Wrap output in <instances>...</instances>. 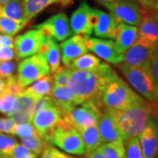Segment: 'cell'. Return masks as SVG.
<instances>
[{"label": "cell", "instance_id": "obj_1", "mask_svg": "<svg viewBox=\"0 0 158 158\" xmlns=\"http://www.w3.org/2000/svg\"><path fill=\"white\" fill-rule=\"evenodd\" d=\"M116 74V71L106 62H102L100 66L93 71L72 69L69 79L68 87L73 93L77 106L89 100L102 111L103 90Z\"/></svg>", "mask_w": 158, "mask_h": 158}, {"label": "cell", "instance_id": "obj_2", "mask_svg": "<svg viewBox=\"0 0 158 158\" xmlns=\"http://www.w3.org/2000/svg\"><path fill=\"white\" fill-rule=\"evenodd\" d=\"M123 141L138 137L151 118L152 102L142 99L124 110L111 109Z\"/></svg>", "mask_w": 158, "mask_h": 158}, {"label": "cell", "instance_id": "obj_3", "mask_svg": "<svg viewBox=\"0 0 158 158\" xmlns=\"http://www.w3.org/2000/svg\"><path fill=\"white\" fill-rule=\"evenodd\" d=\"M117 67L133 90L148 101L158 103V87L153 77L150 62L138 67L128 68L120 64Z\"/></svg>", "mask_w": 158, "mask_h": 158}, {"label": "cell", "instance_id": "obj_4", "mask_svg": "<svg viewBox=\"0 0 158 158\" xmlns=\"http://www.w3.org/2000/svg\"><path fill=\"white\" fill-rule=\"evenodd\" d=\"M143 99L118 74L115 75L103 90L101 104L103 108L124 110Z\"/></svg>", "mask_w": 158, "mask_h": 158}, {"label": "cell", "instance_id": "obj_5", "mask_svg": "<svg viewBox=\"0 0 158 158\" xmlns=\"http://www.w3.org/2000/svg\"><path fill=\"white\" fill-rule=\"evenodd\" d=\"M48 142L68 154L84 156L86 153L79 132L63 118L52 133Z\"/></svg>", "mask_w": 158, "mask_h": 158}, {"label": "cell", "instance_id": "obj_6", "mask_svg": "<svg viewBox=\"0 0 158 158\" xmlns=\"http://www.w3.org/2000/svg\"><path fill=\"white\" fill-rule=\"evenodd\" d=\"M50 74L49 66L43 54L38 53L27 57L18 65L17 79L22 88Z\"/></svg>", "mask_w": 158, "mask_h": 158}, {"label": "cell", "instance_id": "obj_7", "mask_svg": "<svg viewBox=\"0 0 158 158\" xmlns=\"http://www.w3.org/2000/svg\"><path fill=\"white\" fill-rule=\"evenodd\" d=\"M102 6L107 8L118 22L130 26L139 27L144 14V9L135 0H116Z\"/></svg>", "mask_w": 158, "mask_h": 158}, {"label": "cell", "instance_id": "obj_8", "mask_svg": "<svg viewBox=\"0 0 158 158\" xmlns=\"http://www.w3.org/2000/svg\"><path fill=\"white\" fill-rule=\"evenodd\" d=\"M100 114L101 111L92 102L87 100L80 104L79 106H76L68 113L62 115V118L77 131H80L98 125Z\"/></svg>", "mask_w": 158, "mask_h": 158}, {"label": "cell", "instance_id": "obj_9", "mask_svg": "<svg viewBox=\"0 0 158 158\" xmlns=\"http://www.w3.org/2000/svg\"><path fill=\"white\" fill-rule=\"evenodd\" d=\"M46 36L38 29L29 30L14 39V50L17 60L24 59L38 54Z\"/></svg>", "mask_w": 158, "mask_h": 158}, {"label": "cell", "instance_id": "obj_10", "mask_svg": "<svg viewBox=\"0 0 158 158\" xmlns=\"http://www.w3.org/2000/svg\"><path fill=\"white\" fill-rule=\"evenodd\" d=\"M34 29H38L47 37H51L57 41H63L72 35L69 20L66 14L58 13L46 21L34 26Z\"/></svg>", "mask_w": 158, "mask_h": 158}, {"label": "cell", "instance_id": "obj_11", "mask_svg": "<svg viewBox=\"0 0 158 158\" xmlns=\"http://www.w3.org/2000/svg\"><path fill=\"white\" fill-rule=\"evenodd\" d=\"M62 118V114L56 106H50L34 113L32 124L41 137L48 141L52 133Z\"/></svg>", "mask_w": 158, "mask_h": 158}, {"label": "cell", "instance_id": "obj_12", "mask_svg": "<svg viewBox=\"0 0 158 158\" xmlns=\"http://www.w3.org/2000/svg\"><path fill=\"white\" fill-rule=\"evenodd\" d=\"M86 47L88 51H91L106 62L118 65L123 62L124 54L118 50L115 42L112 40L88 37L86 39Z\"/></svg>", "mask_w": 158, "mask_h": 158}, {"label": "cell", "instance_id": "obj_13", "mask_svg": "<svg viewBox=\"0 0 158 158\" xmlns=\"http://www.w3.org/2000/svg\"><path fill=\"white\" fill-rule=\"evenodd\" d=\"M136 43L153 49L158 47V22L145 9L142 20L138 27Z\"/></svg>", "mask_w": 158, "mask_h": 158}, {"label": "cell", "instance_id": "obj_14", "mask_svg": "<svg viewBox=\"0 0 158 158\" xmlns=\"http://www.w3.org/2000/svg\"><path fill=\"white\" fill-rule=\"evenodd\" d=\"M143 158H156L158 155V119L150 118L138 136Z\"/></svg>", "mask_w": 158, "mask_h": 158}, {"label": "cell", "instance_id": "obj_15", "mask_svg": "<svg viewBox=\"0 0 158 158\" xmlns=\"http://www.w3.org/2000/svg\"><path fill=\"white\" fill-rule=\"evenodd\" d=\"M87 38L88 37L81 34H76L69 39L65 40L60 45L61 59L64 66H69L76 58L88 52L86 47Z\"/></svg>", "mask_w": 158, "mask_h": 158}, {"label": "cell", "instance_id": "obj_16", "mask_svg": "<svg viewBox=\"0 0 158 158\" xmlns=\"http://www.w3.org/2000/svg\"><path fill=\"white\" fill-rule=\"evenodd\" d=\"M97 126L103 143L123 141L111 109L109 108L102 109L101 114L98 118Z\"/></svg>", "mask_w": 158, "mask_h": 158}, {"label": "cell", "instance_id": "obj_17", "mask_svg": "<svg viewBox=\"0 0 158 158\" xmlns=\"http://www.w3.org/2000/svg\"><path fill=\"white\" fill-rule=\"evenodd\" d=\"M90 10L91 7L85 1H83L78 8L72 13L69 19V25L73 34L90 37L93 33V29L89 22Z\"/></svg>", "mask_w": 158, "mask_h": 158}, {"label": "cell", "instance_id": "obj_18", "mask_svg": "<svg viewBox=\"0 0 158 158\" xmlns=\"http://www.w3.org/2000/svg\"><path fill=\"white\" fill-rule=\"evenodd\" d=\"M119 23L111 13H107L98 9V20L93 28L94 34L97 37L103 39L114 40Z\"/></svg>", "mask_w": 158, "mask_h": 158}, {"label": "cell", "instance_id": "obj_19", "mask_svg": "<svg viewBox=\"0 0 158 158\" xmlns=\"http://www.w3.org/2000/svg\"><path fill=\"white\" fill-rule=\"evenodd\" d=\"M36 100L33 98L21 94L17 97V102L14 110L12 111L10 118L13 119L16 124L32 123L34 115V107Z\"/></svg>", "mask_w": 158, "mask_h": 158}, {"label": "cell", "instance_id": "obj_20", "mask_svg": "<svg viewBox=\"0 0 158 158\" xmlns=\"http://www.w3.org/2000/svg\"><path fill=\"white\" fill-rule=\"evenodd\" d=\"M153 48H148L138 43H135L124 53V59L120 65L125 67H138L150 62Z\"/></svg>", "mask_w": 158, "mask_h": 158}, {"label": "cell", "instance_id": "obj_21", "mask_svg": "<svg viewBox=\"0 0 158 158\" xmlns=\"http://www.w3.org/2000/svg\"><path fill=\"white\" fill-rule=\"evenodd\" d=\"M50 97L62 115L68 113L77 106L74 100L73 93L68 86L54 85L52 87Z\"/></svg>", "mask_w": 158, "mask_h": 158}, {"label": "cell", "instance_id": "obj_22", "mask_svg": "<svg viewBox=\"0 0 158 158\" xmlns=\"http://www.w3.org/2000/svg\"><path fill=\"white\" fill-rule=\"evenodd\" d=\"M138 39V27L125 23H119L115 37V45L118 50L124 54Z\"/></svg>", "mask_w": 158, "mask_h": 158}, {"label": "cell", "instance_id": "obj_23", "mask_svg": "<svg viewBox=\"0 0 158 158\" xmlns=\"http://www.w3.org/2000/svg\"><path fill=\"white\" fill-rule=\"evenodd\" d=\"M39 53H41L46 57V60L49 66L50 73H55L61 64V50L60 46L56 43V40L51 37H47L41 46Z\"/></svg>", "mask_w": 158, "mask_h": 158}, {"label": "cell", "instance_id": "obj_24", "mask_svg": "<svg viewBox=\"0 0 158 158\" xmlns=\"http://www.w3.org/2000/svg\"><path fill=\"white\" fill-rule=\"evenodd\" d=\"M53 80L50 75L45 76L34 81L27 89L23 90L22 94L33 98L35 100L45 96H50Z\"/></svg>", "mask_w": 158, "mask_h": 158}, {"label": "cell", "instance_id": "obj_25", "mask_svg": "<svg viewBox=\"0 0 158 158\" xmlns=\"http://www.w3.org/2000/svg\"><path fill=\"white\" fill-rule=\"evenodd\" d=\"M2 16L25 26L29 22L25 15L23 0H10L2 6Z\"/></svg>", "mask_w": 158, "mask_h": 158}, {"label": "cell", "instance_id": "obj_26", "mask_svg": "<svg viewBox=\"0 0 158 158\" xmlns=\"http://www.w3.org/2000/svg\"><path fill=\"white\" fill-rule=\"evenodd\" d=\"M78 132L85 144L86 153H90L96 150L103 144L97 125L84 128Z\"/></svg>", "mask_w": 158, "mask_h": 158}, {"label": "cell", "instance_id": "obj_27", "mask_svg": "<svg viewBox=\"0 0 158 158\" xmlns=\"http://www.w3.org/2000/svg\"><path fill=\"white\" fill-rule=\"evenodd\" d=\"M101 63L100 59L98 58L96 56L86 53L73 60L68 67L73 70L93 71L98 68Z\"/></svg>", "mask_w": 158, "mask_h": 158}, {"label": "cell", "instance_id": "obj_28", "mask_svg": "<svg viewBox=\"0 0 158 158\" xmlns=\"http://www.w3.org/2000/svg\"><path fill=\"white\" fill-rule=\"evenodd\" d=\"M25 15L27 20H31L35 16L53 4L59 3L58 0H23Z\"/></svg>", "mask_w": 158, "mask_h": 158}, {"label": "cell", "instance_id": "obj_29", "mask_svg": "<svg viewBox=\"0 0 158 158\" xmlns=\"http://www.w3.org/2000/svg\"><path fill=\"white\" fill-rule=\"evenodd\" d=\"M98 149L106 158H126V150L123 141L103 143Z\"/></svg>", "mask_w": 158, "mask_h": 158}, {"label": "cell", "instance_id": "obj_30", "mask_svg": "<svg viewBox=\"0 0 158 158\" xmlns=\"http://www.w3.org/2000/svg\"><path fill=\"white\" fill-rule=\"evenodd\" d=\"M21 144L24 145L34 155H41L46 148L49 145V142L43 137H29V138H20Z\"/></svg>", "mask_w": 158, "mask_h": 158}, {"label": "cell", "instance_id": "obj_31", "mask_svg": "<svg viewBox=\"0 0 158 158\" xmlns=\"http://www.w3.org/2000/svg\"><path fill=\"white\" fill-rule=\"evenodd\" d=\"M25 25L16 22L11 19L1 16L0 17V34L13 36L17 34L20 30L24 28Z\"/></svg>", "mask_w": 158, "mask_h": 158}, {"label": "cell", "instance_id": "obj_32", "mask_svg": "<svg viewBox=\"0 0 158 158\" xmlns=\"http://www.w3.org/2000/svg\"><path fill=\"white\" fill-rule=\"evenodd\" d=\"M126 158H143L139 137H134L124 141Z\"/></svg>", "mask_w": 158, "mask_h": 158}, {"label": "cell", "instance_id": "obj_33", "mask_svg": "<svg viewBox=\"0 0 158 158\" xmlns=\"http://www.w3.org/2000/svg\"><path fill=\"white\" fill-rule=\"evenodd\" d=\"M12 135H17L19 138H29L39 137L40 135L32 123H21L15 125Z\"/></svg>", "mask_w": 158, "mask_h": 158}, {"label": "cell", "instance_id": "obj_34", "mask_svg": "<svg viewBox=\"0 0 158 158\" xmlns=\"http://www.w3.org/2000/svg\"><path fill=\"white\" fill-rule=\"evenodd\" d=\"M18 141L12 136L0 133V158H7Z\"/></svg>", "mask_w": 158, "mask_h": 158}, {"label": "cell", "instance_id": "obj_35", "mask_svg": "<svg viewBox=\"0 0 158 158\" xmlns=\"http://www.w3.org/2000/svg\"><path fill=\"white\" fill-rule=\"evenodd\" d=\"M17 97L9 93H3L0 96V113L11 116L16 106Z\"/></svg>", "mask_w": 158, "mask_h": 158}, {"label": "cell", "instance_id": "obj_36", "mask_svg": "<svg viewBox=\"0 0 158 158\" xmlns=\"http://www.w3.org/2000/svg\"><path fill=\"white\" fill-rule=\"evenodd\" d=\"M72 69L68 66L60 67L52 77L53 84L56 86H68L69 79Z\"/></svg>", "mask_w": 158, "mask_h": 158}, {"label": "cell", "instance_id": "obj_37", "mask_svg": "<svg viewBox=\"0 0 158 158\" xmlns=\"http://www.w3.org/2000/svg\"><path fill=\"white\" fill-rule=\"evenodd\" d=\"M24 90V88L19 85L17 77L15 76H11L10 77L6 79V90L4 93H9L14 96H19L21 95Z\"/></svg>", "mask_w": 158, "mask_h": 158}, {"label": "cell", "instance_id": "obj_38", "mask_svg": "<svg viewBox=\"0 0 158 158\" xmlns=\"http://www.w3.org/2000/svg\"><path fill=\"white\" fill-rule=\"evenodd\" d=\"M34 153H32L29 149L25 147L22 144L17 143V145L12 149L11 154L7 158H24L28 157L34 156Z\"/></svg>", "mask_w": 158, "mask_h": 158}, {"label": "cell", "instance_id": "obj_39", "mask_svg": "<svg viewBox=\"0 0 158 158\" xmlns=\"http://www.w3.org/2000/svg\"><path fill=\"white\" fill-rule=\"evenodd\" d=\"M15 71V63L11 61L7 62H0V77L1 78H8Z\"/></svg>", "mask_w": 158, "mask_h": 158}, {"label": "cell", "instance_id": "obj_40", "mask_svg": "<svg viewBox=\"0 0 158 158\" xmlns=\"http://www.w3.org/2000/svg\"><path fill=\"white\" fill-rule=\"evenodd\" d=\"M150 69H151L153 77L158 87V47L154 48L152 51L150 56Z\"/></svg>", "mask_w": 158, "mask_h": 158}, {"label": "cell", "instance_id": "obj_41", "mask_svg": "<svg viewBox=\"0 0 158 158\" xmlns=\"http://www.w3.org/2000/svg\"><path fill=\"white\" fill-rule=\"evenodd\" d=\"M16 123L10 117L8 118H0V133H6L9 135H12L13 129Z\"/></svg>", "mask_w": 158, "mask_h": 158}, {"label": "cell", "instance_id": "obj_42", "mask_svg": "<svg viewBox=\"0 0 158 158\" xmlns=\"http://www.w3.org/2000/svg\"><path fill=\"white\" fill-rule=\"evenodd\" d=\"M56 106V105L50 96L42 97L38 100H36L35 107H34V113H38L40 110H43V109L50 107V106Z\"/></svg>", "mask_w": 158, "mask_h": 158}, {"label": "cell", "instance_id": "obj_43", "mask_svg": "<svg viewBox=\"0 0 158 158\" xmlns=\"http://www.w3.org/2000/svg\"><path fill=\"white\" fill-rule=\"evenodd\" d=\"M14 58H16L14 48L8 47H0V62L11 61Z\"/></svg>", "mask_w": 158, "mask_h": 158}, {"label": "cell", "instance_id": "obj_44", "mask_svg": "<svg viewBox=\"0 0 158 158\" xmlns=\"http://www.w3.org/2000/svg\"><path fill=\"white\" fill-rule=\"evenodd\" d=\"M147 11L152 15L153 18L158 22V1H156L153 4V6Z\"/></svg>", "mask_w": 158, "mask_h": 158}, {"label": "cell", "instance_id": "obj_45", "mask_svg": "<svg viewBox=\"0 0 158 158\" xmlns=\"http://www.w3.org/2000/svg\"><path fill=\"white\" fill-rule=\"evenodd\" d=\"M135 1L145 10H148L156 2V0H135Z\"/></svg>", "mask_w": 158, "mask_h": 158}, {"label": "cell", "instance_id": "obj_46", "mask_svg": "<svg viewBox=\"0 0 158 158\" xmlns=\"http://www.w3.org/2000/svg\"><path fill=\"white\" fill-rule=\"evenodd\" d=\"M53 150H54V147L51 146L50 144H49V145L44 149V151L42 152L40 158H54V156H53Z\"/></svg>", "mask_w": 158, "mask_h": 158}, {"label": "cell", "instance_id": "obj_47", "mask_svg": "<svg viewBox=\"0 0 158 158\" xmlns=\"http://www.w3.org/2000/svg\"><path fill=\"white\" fill-rule=\"evenodd\" d=\"M85 156L87 158H106V156L102 154V152L98 148L96 150L90 153H86Z\"/></svg>", "mask_w": 158, "mask_h": 158}, {"label": "cell", "instance_id": "obj_48", "mask_svg": "<svg viewBox=\"0 0 158 158\" xmlns=\"http://www.w3.org/2000/svg\"><path fill=\"white\" fill-rule=\"evenodd\" d=\"M53 156H54V158H68V156H67V155H65L64 153L59 151V150L56 149V148H54Z\"/></svg>", "mask_w": 158, "mask_h": 158}, {"label": "cell", "instance_id": "obj_49", "mask_svg": "<svg viewBox=\"0 0 158 158\" xmlns=\"http://www.w3.org/2000/svg\"><path fill=\"white\" fill-rule=\"evenodd\" d=\"M6 90V80L0 77V96L5 92Z\"/></svg>", "mask_w": 158, "mask_h": 158}, {"label": "cell", "instance_id": "obj_50", "mask_svg": "<svg viewBox=\"0 0 158 158\" xmlns=\"http://www.w3.org/2000/svg\"><path fill=\"white\" fill-rule=\"evenodd\" d=\"M58 1L62 6H68L69 5H70L73 2L74 0H58Z\"/></svg>", "mask_w": 158, "mask_h": 158}, {"label": "cell", "instance_id": "obj_51", "mask_svg": "<svg viewBox=\"0 0 158 158\" xmlns=\"http://www.w3.org/2000/svg\"><path fill=\"white\" fill-rule=\"evenodd\" d=\"M98 3H99L100 5H103V4H106V3H110V2H113V1H116V0H94Z\"/></svg>", "mask_w": 158, "mask_h": 158}, {"label": "cell", "instance_id": "obj_52", "mask_svg": "<svg viewBox=\"0 0 158 158\" xmlns=\"http://www.w3.org/2000/svg\"><path fill=\"white\" fill-rule=\"evenodd\" d=\"M8 1H10V0H0V6H4Z\"/></svg>", "mask_w": 158, "mask_h": 158}, {"label": "cell", "instance_id": "obj_53", "mask_svg": "<svg viewBox=\"0 0 158 158\" xmlns=\"http://www.w3.org/2000/svg\"><path fill=\"white\" fill-rule=\"evenodd\" d=\"M39 156H37V155H34V156H28V157H24V158H38Z\"/></svg>", "mask_w": 158, "mask_h": 158}, {"label": "cell", "instance_id": "obj_54", "mask_svg": "<svg viewBox=\"0 0 158 158\" xmlns=\"http://www.w3.org/2000/svg\"><path fill=\"white\" fill-rule=\"evenodd\" d=\"M2 16V6H0V17Z\"/></svg>", "mask_w": 158, "mask_h": 158}, {"label": "cell", "instance_id": "obj_55", "mask_svg": "<svg viewBox=\"0 0 158 158\" xmlns=\"http://www.w3.org/2000/svg\"><path fill=\"white\" fill-rule=\"evenodd\" d=\"M68 158H80V157H75V156H68Z\"/></svg>", "mask_w": 158, "mask_h": 158}, {"label": "cell", "instance_id": "obj_56", "mask_svg": "<svg viewBox=\"0 0 158 158\" xmlns=\"http://www.w3.org/2000/svg\"><path fill=\"white\" fill-rule=\"evenodd\" d=\"M156 1H158V0H156Z\"/></svg>", "mask_w": 158, "mask_h": 158}, {"label": "cell", "instance_id": "obj_57", "mask_svg": "<svg viewBox=\"0 0 158 158\" xmlns=\"http://www.w3.org/2000/svg\"><path fill=\"white\" fill-rule=\"evenodd\" d=\"M157 107H158V104H157Z\"/></svg>", "mask_w": 158, "mask_h": 158}]
</instances>
